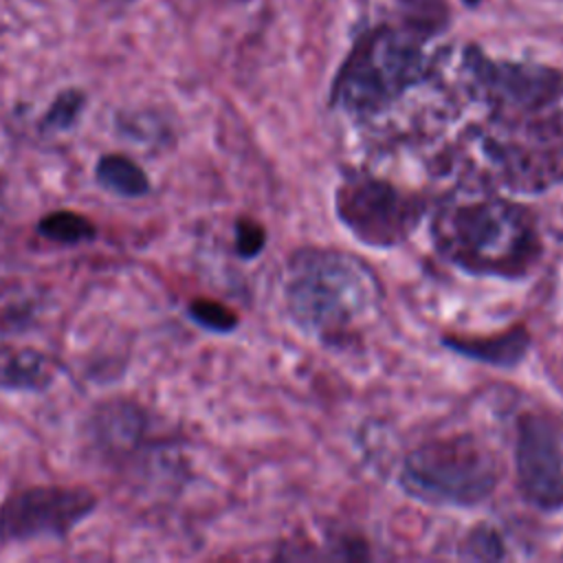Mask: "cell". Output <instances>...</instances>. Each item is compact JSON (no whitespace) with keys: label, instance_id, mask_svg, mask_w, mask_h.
I'll return each mask as SVG.
<instances>
[{"label":"cell","instance_id":"cell-1","mask_svg":"<svg viewBox=\"0 0 563 563\" xmlns=\"http://www.w3.org/2000/svg\"><path fill=\"white\" fill-rule=\"evenodd\" d=\"M433 242L446 262L475 277L523 279L543 253L534 213L499 196L444 205L433 218Z\"/></svg>","mask_w":563,"mask_h":563},{"label":"cell","instance_id":"cell-2","mask_svg":"<svg viewBox=\"0 0 563 563\" xmlns=\"http://www.w3.org/2000/svg\"><path fill=\"white\" fill-rule=\"evenodd\" d=\"M284 297L292 321L323 345H345L380 301L374 273L336 249H301L286 266Z\"/></svg>","mask_w":563,"mask_h":563},{"label":"cell","instance_id":"cell-3","mask_svg":"<svg viewBox=\"0 0 563 563\" xmlns=\"http://www.w3.org/2000/svg\"><path fill=\"white\" fill-rule=\"evenodd\" d=\"M501 477L497 455L484 440L460 433L416 446L402 462L400 488L431 506L468 508L488 499Z\"/></svg>","mask_w":563,"mask_h":563},{"label":"cell","instance_id":"cell-4","mask_svg":"<svg viewBox=\"0 0 563 563\" xmlns=\"http://www.w3.org/2000/svg\"><path fill=\"white\" fill-rule=\"evenodd\" d=\"M424 75L422 46L416 37L378 29L365 35L332 86V106L356 117L376 114Z\"/></svg>","mask_w":563,"mask_h":563},{"label":"cell","instance_id":"cell-5","mask_svg":"<svg viewBox=\"0 0 563 563\" xmlns=\"http://www.w3.org/2000/svg\"><path fill=\"white\" fill-rule=\"evenodd\" d=\"M545 110L497 117L482 139L486 163L512 191L541 194L563 183V110Z\"/></svg>","mask_w":563,"mask_h":563},{"label":"cell","instance_id":"cell-6","mask_svg":"<svg viewBox=\"0 0 563 563\" xmlns=\"http://www.w3.org/2000/svg\"><path fill=\"white\" fill-rule=\"evenodd\" d=\"M334 213L361 244L394 249L418 229L427 200L378 176L354 172L334 189Z\"/></svg>","mask_w":563,"mask_h":563},{"label":"cell","instance_id":"cell-7","mask_svg":"<svg viewBox=\"0 0 563 563\" xmlns=\"http://www.w3.org/2000/svg\"><path fill=\"white\" fill-rule=\"evenodd\" d=\"M99 506L81 484H35L9 493L0 504V543L64 541Z\"/></svg>","mask_w":563,"mask_h":563},{"label":"cell","instance_id":"cell-8","mask_svg":"<svg viewBox=\"0 0 563 563\" xmlns=\"http://www.w3.org/2000/svg\"><path fill=\"white\" fill-rule=\"evenodd\" d=\"M466 64L497 117L537 112L556 106L563 97V73L537 64L493 62L477 51L466 53Z\"/></svg>","mask_w":563,"mask_h":563},{"label":"cell","instance_id":"cell-9","mask_svg":"<svg viewBox=\"0 0 563 563\" xmlns=\"http://www.w3.org/2000/svg\"><path fill=\"white\" fill-rule=\"evenodd\" d=\"M515 468L521 497L537 510L563 508V446L552 420L523 413L517 422Z\"/></svg>","mask_w":563,"mask_h":563},{"label":"cell","instance_id":"cell-10","mask_svg":"<svg viewBox=\"0 0 563 563\" xmlns=\"http://www.w3.org/2000/svg\"><path fill=\"white\" fill-rule=\"evenodd\" d=\"M90 446L108 462L134 457L150 442V413L130 398H108L95 405L86 422Z\"/></svg>","mask_w":563,"mask_h":563},{"label":"cell","instance_id":"cell-11","mask_svg":"<svg viewBox=\"0 0 563 563\" xmlns=\"http://www.w3.org/2000/svg\"><path fill=\"white\" fill-rule=\"evenodd\" d=\"M57 369V361L33 345L0 343L2 391H46L55 383Z\"/></svg>","mask_w":563,"mask_h":563},{"label":"cell","instance_id":"cell-12","mask_svg":"<svg viewBox=\"0 0 563 563\" xmlns=\"http://www.w3.org/2000/svg\"><path fill=\"white\" fill-rule=\"evenodd\" d=\"M442 343L473 361L495 367H515L528 354L530 334L523 325H515L493 336H444Z\"/></svg>","mask_w":563,"mask_h":563},{"label":"cell","instance_id":"cell-13","mask_svg":"<svg viewBox=\"0 0 563 563\" xmlns=\"http://www.w3.org/2000/svg\"><path fill=\"white\" fill-rule=\"evenodd\" d=\"M95 180L108 194L130 200L143 198L152 189L147 172L134 158L119 152L99 156L95 165Z\"/></svg>","mask_w":563,"mask_h":563},{"label":"cell","instance_id":"cell-14","mask_svg":"<svg viewBox=\"0 0 563 563\" xmlns=\"http://www.w3.org/2000/svg\"><path fill=\"white\" fill-rule=\"evenodd\" d=\"M35 231L53 242V244H62V246H79V244H88L97 238V227L95 222L73 209H55L48 211L46 216H42L35 224Z\"/></svg>","mask_w":563,"mask_h":563},{"label":"cell","instance_id":"cell-15","mask_svg":"<svg viewBox=\"0 0 563 563\" xmlns=\"http://www.w3.org/2000/svg\"><path fill=\"white\" fill-rule=\"evenodd\" d=\"M86 92L79 88H64L55 95V99L51 101V106L46 108L40 128L44 132H53V134H62V132H70L86 108Z\"/></svg>","mask_w":563,"mask_h":563},{"label":"cell","instance_id":"cell-16","mask_svg":"<svg viewBox=\"0 0 563 563\" xmlns=\"http://www.w3.org/2000/svg\"><path fill=\"white\" fill-rule=\"evenodd\" d=\"M187 317L194 323H198L200 328H205L209 332H218V334L233 332L235 325H238V317H235V312L231 308H227L220 301L205 299V297H198V299L189 301Z\"/></svg>","mask_w":563,"mask_h":563},{"label":"cell","instance_id":"cell-17","mask_svg":"<svg viewBox=\"0 0 563 563\" xmlns=\"http://www.w3.org/2000/svg\"><path fill=\"white\" fill-rule=\"evenodd\" d=\"M264 242H266V233L255 220L240 218L235 222V251L240 257L251 260L260 255L264 249Z\"/></svg>","mask_w":563,"mask_h":563},{"label":"cell","instance_id":"cell-18","mask_svg":"<svg viewBox=\"0 0 563 563\" xmlns=\"http://www.w3.org/2000/svg\"><path fill=\"white\" fill-rule=\"evenodd\" d=\"M0 189H2V180H0Z\"/></svg>","mask_w":563,"mask_h":563}]
</instances>
